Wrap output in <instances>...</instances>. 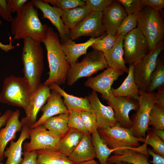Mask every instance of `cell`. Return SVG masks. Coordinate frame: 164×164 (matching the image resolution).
Instances as JSON below:
<instances>
[{
  "instance_id": "6da1fadb",
  "label": "cell",
  "mask_w": 164,
  "mask_h": 164,
  "mask_svg": "<svg viewBox=\"0 0 164 164\" xmlns=\"http://www.w3.org/2000/svg\"><path fill=\"white\" fill-rule=\"evenodd\" d=\"M42 42L46 50L50 69L49 77L43 84L49 87L53 83L59 86L65 84L70 66L62 49L58 33L48 26Z\"/></svg>"
},
{
  "instance_id": "7a4b0ae2",
  "label": "cell",
  "mask_w": 164,
  "mask_h": 164,
  "mask_svg": "<svg viewBox=\"0 0 164 164\" xmlns=\"http://www.w3.org/2000/svg\"><path fill=\"white\" fill-rule=\"evenodd\" d=\"M16 13V16L11 21L13 40H23L29 37L42 42L48 26L41 22L37 9L32 0L27 2Z\"/></svg>"
},
{
  "instance_id": "3957f363",
  "label": "cell",
  "mask_w": 164,
  "mask_h": 164,
  "mask_svg": "<svg viewBox=\"0 0 164 164\" xmlns=\"http://www.w3.org/2000/svg\"><path fill=\"white\" fill-rule=\"evenodd\" d=\"M23 40L21 54L24 77L26 80L32 94L42 84L44 70V51L41 42L28 37Z\"/></svg>"
},
{
  "instance_id": "277c9868",
  "label": "cell",
  "mask_w": 164,
  "mask_h": 164,
  "mask_svg": "<svg viewBox=\"0 0 164 164\" xmlns=\"http://www.w3.org/2000/svg\"><path fill=\"white\" fill-rule=\"evenodd\" d=\"M99 135L108 147L118 151L114 154H118L126 150L135 149L148 154L146 142L140 146L142 138L135 137L129 129L121 126L118 124L104 129H97Z\"/></svg>"
},
{
  "instance_id": "5b68a950",
  "label": "cell",
  "mask_w": 164,
  "mask_h": 164,
  "mask_svg": "<svg viewBox=\"0 0 164 164\" xmlns=\"http://www.w3.org/2000/svg\"><path fill=\"white\" fill-rule=\"evenodd\" d=\"M137 26L146 39L150 52L163 40L164 22L160 11L144 6L138 13Z\"/></svg>"
},
{
  "instance_id": "8992f818",
  "label": "cell",
  "mask_w": 164,
  "mask_h": 164,
  "mask_svg": "<svg viewBox=\"0 0 164 164\" xmlns=\"http://www.w3.org/2000/svg\"><path fill=\"white\" fill-rule=\"evenodd\" d=\"M32 94L24 77L12 75L4 80L0 93V102L10 105L26 109Z\"/></svg>"
},
{
  "instance_id": "52a82bcc",
  "label": "cell",
  "mask_w": 164,
  "mask_h": 164,
  "mask_svg": "<svg viewBox=\"0 0 164 164\" xmlns=\"http://www.w3.org/2000/svg\"><path fill=\"white\" fill-rule=\"evenodd\" d=\"M108 67L103 53L93 50L87 53L80 62L70 67L67 75L66 82L70 86L79 79L90 76Z\"/></svg>"
},
{
  "instance_id": "ba28073f",
  "label": "cell",
  "mask_w": 164,
  "mask_h": 164,
  "mask_svg": "<svg viewBox=\"0 0 164 164\" xmlns=\"http://www.w3.org/2000/svg\"><path fill=\"white\" fill-rule=\"evenodd\" d=\"M163 49L162 40L152 50L133 65L134 78L139 90L147 91L152 75L156 68L159 55Z\"/></svg>"
},
{
  "instance_id": "9c48e42d",
  "label": "cell",
  "mask_w": 164,
  "mask_h": 164,
  "mask_svg": "<svg viewBox=\"0 0 164 164\" xmlns=\"http://www.w3.org/2000/svg\"><path fill=\"white\" fill-rule=\"evenodd\" d=\"M155 92L148 93L139 90L138 100L139 106L131 120L132 126L130 129L134 136L138 138H145L149 129L148 123L151 111L155 104Z\"/></svg>"
},
{
  "instance_id": "30bf717a",
  "label": "cell",
  "mask_w": 164,
  "mask_h": 164,
  "mask_svg": "<svg viewBox=\"0 0 164 164\" xmlns=\"http://www.w3.org/2000/svg\"><path fill=\"white\" fill-rule=\"evenodd\" d=\"M123 48L125 63L133 65L150 52L146 39L137 28L124 36Z\"/></svg>"
},
{
  "instance_id": "8fae6325",
  "label": "cell",
  "mask_w": 164,
  "mask_h": 164,
  "mask_svg": "<svg viewBox=\"0 0 164 164\" xmlns=\"http://www.w3.org/2000/svg\"><path fill=\"white\" fill-rule=\"evenodd\" d=\"M30 141L23 145L24 150L28 152L43 149L57 150L61 136L56 135L42 125L29 129Z\"/></svg>"
},
{
  "instance_id": "7c38bea8",
  "label": "cell",
  "mask_w": 164,
  "mask_h": 164,
  "mask_svg": "<svg viewBox=\"0 0 164 164\" xmlns=\"http://www.w3.org/2000/svg\"><path fill=\"white\" fill-rule=\"evenodd\" d=\"M102 12H92L70 29V38L73 41L83 36L96 38L107 34L102 25Z\"/></svg>"
},
{
  "instance_id": "4fadbf2b",
  "label": "cell",
  "mask_w": 164,
  "mask_h": 164,
  "mask_svg": "<svg viewBox=\"0 0 164 164\" xmlns=\"http://www.w3.org/2000/svg\"><path fill=\"white\" fill-rule=\"evenodd\" d=\"M124 72L108 67L101 73L93 77H90L84 83V85L101 94V97L107 101L112 95L111 87L114 82Z\"/></svg>"
},
{
  "instance_id": "5bb4252c",
  "label": "cell",
  "mask_w": 164,
  "mask_h": 164,
  "mask_svg": "<svg viewBox=\"0 0 164 164\" xmlns=\"http://www.w3.org/2000/svg\"><path fill=\"white\" fill-rule=\"evenodd\" d=\"M107 101L114 111L117 123L121 126L130 129L132 121L129 114L132 110H138L139 106L138 102L128 97H115L112 95Z\"/></svg>"
},
{
  "instance_id": "9a60e30c",
  "label": "cell",
  "mask_w": 164,
  "mask_h": 164,
  "mask_svg": "<svg viewBox=\"0 0 164 164\" xmlns=\"http://www.w3.org/2000/svg\"><path fill=\"white\" fill-rule=\"evenodd\" d=\"M50 90L49 86L42 83L32 94L28 106L25 111L26 116L20 120L23 125L30 128L36 122L39 111L50 95Z\"/></svg>"
},
{
  "instance_id": "2e32d148",
  "label": "cell",
  "mask_w": 164,
  "mask_h": 164,
  "mask_svg": "<svg viewBox=\"0 0 164 164\" xmlns=\"http://www.w3.org/2000/svg\"><path fill=\"white\" fill-rule=\"evenodd\" d=\"M87 97L91 112L96 117L97 129L111 127L118 124L113 109L101 102L96 92L93 91Z\"/></svg>"
},
{
  "instance_id": "e0dca14e",
  "label": "cell",
  "mask_w": 164,
  "mask_h": 164,
  "mask_svg": "<svg viewBox=\"0 0 164 164\" xmlns=\"http://www.w3.org/2000/svg\"><path fill=\"white\" fill-rule=\"evenodd\" d=\"M127 16L123 6L114 0L102 12V23L107 34L116 35L118 28Z\"/></svg>"
},
{
  "instance_id": "ac0fdd59",
  "label": "cell",
  "mask_w": 164,
  "mask_h": 164,
  "mask_svg": "<svg viewBox=\"0 0 164 164\" xmlns=\"http://www.w3.org/2000/svg\"><path fill=\"white\" fill-rule=\"evenodd\" d=\"M32 1L35 8L39 9L42 12L43 18L49 19L57 29L60 43L70 39V29L63 22L58 9L50 5L43 0H32Z\"/></svg>"
},
{
  "instance_id": "d6986e66",
  "label": "cell",
  "mask_w": 164,
  "mask_h": 164,
  "mask_svg": "<svg viewBox=\"0 0 164 164\" xmlns=\"http://www.w3.org/2000/svg\"><path fill=\"white\" fill-rule=\"evenodd\" d=\"M51 90L50 94L46 104L41 109L43 112L41 116L29 128L41 125L45 121L52 117L69 113L64 104L61 95L56 90Z\"/></svg>"
},
{
  "instance_id": "ffe728a7",
  "label": "cell",
  "mask_w": 164,
  "mask_h": 164,
  "mask_svg": "<svg viewBox=\"0 0 164 164\" xmlns=\"http://www.w3.org/2000/svg\"><path fill=\"white\" fill-rule=\"evenodd\" d=\"M20 114L19 109L13 111L5 127L0 129V162L4 159V152L8 143L15 139L16 133L21 131L23 125L19 119Z\"/></svg>"
},
{
  "instance_id": "44dd1931",
  "label": "cell",
  "mask_w": 164,
  "mask_h": 164,
  "mask_svg": "<svg viewBox=\"0 0 164 164\" xmlns=\"http://www.w3.org/2000/svg\"><path fill=\"white\" fill-rule=\"evenodd\" d=\"M105 35L96 38L91 37L86 42L82 43H76L70 39L63 43H60L66 60L70 67L74 65L79 57L87 54L89 47Z\"/></svg>"
},
{
  "instance_id": "7402d4cb",
  "label": "cell",
  "mask_w": 164,
  "mask_h": 164,
  "mask_svg": "<svg viewBox=\"0 0 164 164\" xmlns=\"http://www.w3.org/2000/svg\"><path fill=\"white\" fill-rule=\"evenodd\" d=\"M29 129L28 126L23 125L18 140L16 142L12 140L9 142V146L3 153L4 157L7 158L5 164H20L22 162V143L25 139L29 138Z\"/></svg>"
},
{
  "instance_id": "603a6c76",
  "label": "cell",
  "mask_w": 164,
  "mask_h": 164,
  "mask_svg": "<svg viewBox=\"0 0 164 164\" xmlns=\"http://www.w3.org/2000/svg\"><path fill=\"white\" fill-rule=\"evenodd\" d=\"M68 157L76 163L94 159L96 158L91 134H84L78 145Z\"/></svg>"
},
{
  "instance_id": "cb8c5ba5",
  "label": "cell",
  "mask_w": 164,
  "mask_h": 164,
  "mask_svg": "<svg viewBox=\"0 0 164 164\" xmlns=\"http://www.w3.org/2000/svg\"><path fill=\"white\" fill-rule=\"evenodd\" d=\"M50 90L54 89L63 97V102L69 112L77 111L91 112V106L88 97H78L67 93L59 85L53 83L49 86Z\"/></svg>"
},
{
  "instance_id": "d4e9b609",
  "label": "cell",
  "mask_w": 164,
  "mask_h": 164,
  "mask_svg": "<svg viewBox=\"0 0 164 164\" xmlns=\"http://www.w3.org/2000/svg\"><path fill=\"white\" fill-rule=\"evenodd\" d=\"M124 37H117L113 47L103 54L108 67L124 73H128V68L126 66L123 58V43Z\"/></svg>"
},
{
  "instance_id": "484cf974",
  "label": "cell",
  "mask_w": 164,
  "mask_h": 164,
  "mask_svg": "<svg viewBox=\"0 0 164 164\" xmlns=\"http://www.w3.org/2000/svg\"><path fill=\"white\" fill-rule=\"evenodd\" d=\"M134 66L129 64L128 75L121 85L116 88H111V93L115 97H126L138 101L139 89L135 81Z\"/></svg>"
},
{
  "instance_id": "4316f807",
  "label": "cell",
  "mask_w": 164,
  "mask_h": 164,
  "mask_svg": "<svg viewBox=\"0 0 164 164\" xmlns=\"http://www.w3.org/2000/svg\"><path fill=\"white\" fill-rule=\"evenodd\" d=\"M149 155L143 152L135 149L125 150L119 154L109 157L107 162L114 164L119 162H125L132 164H152L148 162Z\"/></svg>"
},
{
  "instance_id": "83f0119b",
  "label": "cell",
  "mask_w": 164,
  "mask_h": 164,
  "mask_svg": "<svg viewBox=\"0 0 164 164\" xmlns=\"http://www.w3.org/2000/svg\"><path fill=\"white\" fill-rule=\"evenodd\" d=\"M58 9L63 22L70 29L75 27L92 12L86 5L70 9Z\"/></svg>"
},
{
  "instance_id": "f1b7e54d",
  "label": "cell",
  "mask_w": 164,
  "mask_h": 164,
  "mask_svg": "<svg viewBox=\"0 0 164 164\" xmlns=\"http://www.w3.org/2000/svg\"><path fill=\"white\" fill-rule=\"evenodd\" d=\"M84 134L78 130L69 129L61 136L58 142L57 150L68 157L78 145Z\"/></svg>"
},
{
  "instance_id": "f546056e",
  "label": "cell",
  "mask_w": 164,
  "mask_h": 164,
  "mask_svg": "<svg viewBox=\"0 0 164 164\" xmlns=\"http://www.w3.org/2000/svg\"><path fill=\"white\" fill-rule=\"evenodd\" d=\"M38 164H76L59 151L50 149L37 150Z\"/></svg>"
},
{
  "instance_id": "4dcf8cb0",
  "label": "cell",
  "mask_w": 164,
  "mask_h": 164,
  "mask_svg": "<svg viewBox=\"0 0 164 164\" xmlns=\"http://www.w3.org/2000/svg\"><path fill=\"white\" fill-rule=\"evenodd\" d=\"M69 113L52 117L45 121L41 125L54 134L61 136L69 129L68 126Z\"/></svg>"
},
{
  "instance_id": "1f68e13d",
  "label": "cell",
  "mask_w": 164,
  "mask_h": 164,
  "mask_svg": "<svg viewBox=\"0 0 164 164\" xmlns=\"http://www.w3.org/2000/svg\"><path fill=\"white\" fill-rule=\"evenodd\" d=\"M92 142L97 158L100 164H108L107 161L111 153L114 154L118 150L109 148L100 136L97 129L91 134Z\"/></svg>"
},
{
  "instance_id": "d6a6232c",
  "label": "cell",
  "mask_w": 164,
  "mask_h": 164,
  "mask_svg": "<svg viewBox=\"0 0 164 164\" xmlns=\"http://www.w3.org/2000/svg\"><path fill=\"white\" fill-rule=\"evenodd\" d=\"M164 64L159 57L156 68L151 76L149 85L146 91L148 93L154 92L158 89L164 87Z\"/></svg>"
},
{
  "instance_id": "836d02e7",
  "label": "cell",
  "mask_w": 164,
  "mask_h": 164,
  "mask_svg": "<svg viewBox=\"0 0 164 164\" xmlns=\"http://www.w3.org/2000/svg\"><path fill=\"white\" fill-rule=\"evenodd\" d=\"M148 125L155 129H164V108L154 104L150 112Z\"/></svg>"
},
{
  "instance_id": "e575fe53",
  "label": "cell",
  "mask_w": 164,
  "mask_h": 164,
  "mask_svg": "<svg viewBox=\"0 0 164 164\" xmlns=\"http://www.w3.org/2000/svg\"><path fill=\"white\" fill-rule=\"evenodd\" d=\"M138 13L127 15L118 29L116 34L117 37H124L127 34L136 28Z\"/></svg>"
},
{
  "instance_id": "d590c367",
  "label": "cell",
  "mask_w": 164,
  "mask_h": 164,
  "mask_svg": "<svg viewBox=\"0 0 164 164\" xmlns=\"http://www.w3.org/2000/svg\"><path fill=\"white\" fill-rule=\"evenodd\" d=\"M117 36L106 34L96 41L91 46L94 50L104 53L110 50L114 46Z\"/></svg>"
},
{
  "instance_id": "8d00e7d4",
  "label": "cell",
  "mask_w": 164,
  "mask_h": 164,
  "mask_svg": "<svg viewBox=\"0 0 164 164\" xmlns=\"http://www.w3.org/2000/svg\"><path fill=\"white\" fill-rule=\"evenodd\" d=\"M150 145L155 153L164 157V141L156 135L152 130L147 134L144 141Z\"/></svg>"
},
{
  "instance_id": "74e56055",
  "label": "cell",
  "mask_w": 164,
  "mask_h": 164,
  "mask_svg": "<svg viewBox=\"0 0 164 164\" xmlns=\"http://www.w3.org/2000/svg\"><path fill=\"white\" fill-rule=\"evenodd\" d=\"M68 126L70 128L78 130L84 134H89L81 117L80 111H74L69 112Z\"/></svg>"
},
{
  "instance_id": "f35d334b",
  "label": "cell",
  "mask_w": 164,
  "mask_h": 164,
  "mask_svg": "<svg viewBox=\"0 0 164 164\" xmlns=\"http://www.w3.org/2000/svg\"><path fill=\"white\" fill-rule=\"evenodd\" d=\"M61 10L70 9L85 5L84 0H43Z\"/></svg>"
},
{
  "instance_id": "ab89813d",
  "label": "cell",
  "mask_w": 164,
  "mask_h": 164,
  "mask_svg": "<svg viewBox=\"0 0 164 164\" xmlns=\"http://www.w3.org/2000/svg\"><path fill=\"white\" fill-rule=\"evenodd\" d=\"M85 5L91 12H102L114 0H84Z\"/></svg>"
},
{
  "instance_id": "60d3db41",
  "label": "cell",
  "mask_w": 164,
  "mask_h": 164,
  "mask_svg": "<svg viewBox=\"0 0 164 164\" xmlns=\"http://www.w3.org/2000/svg\"><path fill=\"white\" fill-rule=\"evenodd\" d=\"M80 114L87 132L91 134L97 129L95 114L92 112L87 111H80Z\"/></svg>"
},
{
  "instance_id": "b9f144b4",
  "label": "cell",
  "mask_w": 164,
  "mask_h": 164,
  "mask_svg": "<svg viewBox=\"0 0 164 164\" xmlns=\"http://www.w3.org/2000/svg\"><path fill=\"white\" fill-rule=\"evenodd\" d=\"M117 1L123 6L127 15L138 12L144 6L141 0H118Z\"/></svg>"
},
{
  "instance_id": "7bdbcfd3",
  "label": "cell",
  "mask_w": 164,
  "mask_h": 164,
  "mask_svg": "<svg viewBox=\"0 0 164 164\" xmlns=\"http://www.w3.org/2000/svg\"><path fill=\"white\" fill-rule=\"evenodd\" d=\"M6 0H0V16L4 20L11 22L13 18Z\"/></svg>"
},
{
  "instance_id": "ee69618b",
  "label": "cell",
  "mask_w": 164,
  "mask_h": 164,
  "mask_svg": "<svg viewBox=\"0 0 164 164\" xmlns=\"http://www.w3.org/2000/svg\"><path fill=\"white\" fill-rule=\"evenodd\" d=\"M22 155L23 158L20 164H38L37 161V150L30 152L24 150L22 152Z\"/></svg>"
},
{
  "instance_id": "f6af8a7d",
  "label": "cell",
  "mask_w": 164,
  "mask_h": 164,
  "mask_svg": "<svg viewBox=\"0 0 164 164\" xmlns=\"http://www.w3.org/2000/svg\"><path fill=\"white\" fill-rule=\"evenodd\" d=\"M27 0H6L12 13L16 12L28 1Z\"/></svg>"
},
{
  "instance_id": "bcb514c9",
  "label": "cell",
  "mask_w": 164,
  "mask_h": 164,
  "mask_svg": "<svg viewBox=\"0 0 164 164\" xmlns=\"http://www.w3.org/2000/svg\"><path fill=\"white\" fill-rule=\"evenodd\" d=\"M144 6H148L160 11L164 7V0H141Z\"/></svg>"
},
{
  "instance_id": "7dc6e473",
  "label": "cell",
  "mask_w": 164,
  "mask_h": 164,
  "mask_svg": "<svg viewBox=\"0 0 164 164\" xmlns=\"http://www.w3.org/2000/svg\"><path fill=\"white\" fill-rule=\"evenodd\" d=\"M164 87L157 89L155 94V104L164 108Z\"/></svg>"
},
{
  "instance_id": "c3c4849f",
  "label": "cell",
  "mask_w": 164,
  "mask_h": 164,
  "mask_svg": "<svg viewBox=\"0 0 164 164\" xmlns=\"http://www.w3.org/2000/svg\"><path fill=\"white\" fill-rule=\"evenodd\" d=\"M147 151L149 155L152 157V160L149 161V162L152 164H164V157L155 153L151 149H147Z\"/></svg>"
},
{
  "instance_id": "681fc988",
  "label": "cell",
  "mask_w": 164,
  "mask_h": 164,
  "mask_svg": "<svg viewBox=\"0 0 164 164\" xmlns=\"http://www.w3.org/2000/svg\"><path fill=\"white\" fill-rule=\"evenodd\" d=\"M13 111L11 110H8L0 116V129L1 127L5 126L6 122L11 115Z\"/></svg>"
},
{
  "instance_id": "f907efd6",
  "label": "cell",
  "mask_w": 164,
  "mask_h": 164,
  "mask_svg": "<svg viewBox=\"0 0 164 164\" xmlns=\"http://www.w3.org/2000/svg\"><path fill=\"white\" fill-rule=\"evenodd\" d=\"M152 130L156 135L164 141V130L155 129L153 128Z\"/></svg>"
},
{
  "instance_id": "816d5d0a",
  "label": "cell",
  "mask_w": 164,
  "mask_h": 164,
  "mask_svg": "<svg viewBox=\"0 0 164 164\" xmlns=\"http://www.w3.org/2000/svg\"><path fill=\"white\" fill-rule=\"evenodd\" d=\"M76 164H99L94 159L90 160L84 162Z\"/></svg>"
},
{
  "instance_id": "f5cc1de1",
  "label": "cell",
  "mask_w": 164,
  "mask_h": 164,
  "mask_svg": "<svg viewBox=\"0 0 164 164\" xmlns=\"http://www.w3.org/2000/svg\"><path fill=\"white\" fill-rule=\"evenodd\" d=\"M114 164H132L129 163L125 162H119Z\"/></svg>"
},
{
  "instance_id": "db71d44e",
  "label": "cell",
  "mask_w": 164,
  "mask_h": 164,
  "mask_svg": "<svg viewBox=\"0 0 164 164\" xmlns=\"http://www.w3.org/2000/svg\"><path fill=\"white\" fill-rule=\"evenodd\" d=\"M2 24V21L0 20V26Z\"/></svg>"
},
{
  "instance_id": "11a10c76",
  "label": "cell",
  "mask_w": 164,
  "mask_h": 164,
  "mask_svg": "<svg viewBox=\"0 0 164 164\" xmlns=\"http://www.w3.org/2000/svg\"><path fill=\"white\" fill-rule=\"evenodd\" d=\"M0 164H4L2 162H0Z\"/></svg>"
},
{
  "instance_id": "9f6ffc18",
  "label": "cell",
  "mask_w": 164,
  "mask_h": 164,
  "mask_svg": "<svg viewBox=\"0 0 164 164\" xmlns=\"http://www.w3.org/2000/svg\"><path fill=\"white\" fill-rule=\"evenodd\" d=\"M2 115V113L0 112V116Z\"/></svg>"
}]
</instances>
